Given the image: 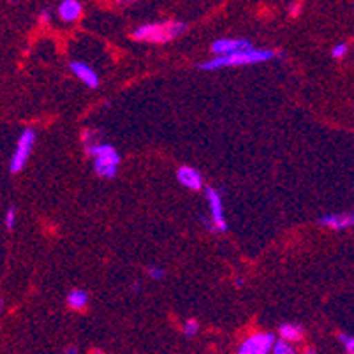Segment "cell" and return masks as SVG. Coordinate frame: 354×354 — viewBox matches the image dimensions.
<instances>
[{"label": "cell", "mask_w": 354, "mask_h": 354, "mask_svg": "<svg viewBox=\"0 0 354 354\" xmlns=\"http://www.w3.org/2000/svg\"><path fill=\"white\" fill-rule=\"evenodd\" d=\"M207 201L208 208H210L212 222H205L208 230H212L214 233H226L227 231V222L224 217V207H222V196L217 189L208 187L207 189Z\"/></svg>", "instance_id": "5b68a950"}, {"label": "cell", "mask_w": 354, "mask_h": 354, "mask_svg": "<svg viewBox=\"0 0 354 354\" xmlns=\"http://www.w3.org/2000/svg\"><path fill=\"white\" fill-rule=\"evenodd\" d=\"M234 286H236V288H241V286H243V281H241V279H236V281H234Z\"/></svg>", "instance_id": "603a6c76"}, {"label": "cell", "mask_w": 354, "mask_h": 354, "mask_svg": "<svg viewBox=\"0 0 354 354\" xmlns=\"http://www.w3.org/2000/svg\"><path fill=\"white\" fill-rule=\"evenodd\" d=\"M252 46L249 39H217L212 44V51L215 55H230L234 51L247 50V48Z\"/></svg>", "instance_id": "8fae6325"}, {"label": "cell", "mask_w": 354, "mask_h": 354, "mask_svg": "<svg viewBox=\"0 0 354 354\" xmlns=\"http://www.w3.org/2000/svg\"><path fill=\"white\" fill-rule=\"evenodd\" d=\"M4 310V298H0V312Z\"/></svg>", "instance_id": "d4e9b609"}, {"label": "cell", "mask_w": 354, "mask_h": 354, "mask_svg": "<svg viewBox=\"0 0 354 354\" xmlns=\"http://www.w3.org/2000/svg\"><path fill=\"white\" fill-rule=\"evenodd\" d=\"M347 53V44L346 43H339V44H335L333 50H331V57L333 59H344Z\"/></svg>", "instance_id": "ac0fdd59"}, {"label": "cell", "mask_w": 354, "mask_h": 354, "mask_svg": "<svg viewBox=\"0 0 354 354\" xmlns=\"http://www.w3.org/2000/svg\"><path fill=\"white\" fill-rule=\"evenodd\" d=\"M300 12H301V2H292V4L289 6V15H291L292 18H296Z\"/></svg>", "instance_id": "ffe728a7"}, {"label": "cell", "mask_w": 354, "mask_h": 354, "mask_svg": "<svg viewBox=\"0 0 354 354\" xmlns=\"http://www.w3.org/2000/svg\"><path fill=\"white\" fill-rule=\"evenodd\" d=\"M281 57V53L275 50H257L250 46L247 50L234 51L230 55H217L215 59L208 60L205 64H199L201 71H218L224 67H241V66H252V64H263L268 60Z\"/></svg>", "instance_id": "6da1fadb"}, {"label": "cell", "mask_w": 354, "mask_h": 354, "mask_svg": "<svg viewBox=\"0 0 354 354\" xmlns=\"http://www.w3.org/2000/svg\"><path fill=\"white\" fill-rule=\"evenodd\" d=\"M67 353H71V354L78 353V347H71V349H67Z\"/></svg>", "instance_id": "cb8c5ba5"}, {"label": "cell", "mask_w": 354, "mask_h": 354, "mask_svg": "<svg viewBox=\"0 0 354 354\" xmlns=\"http://www.w3.org/2000/svg\"><path fill=\"white\" fill-rule=\"evenodd\" d=\"M272 353L273 354H292L295 353V347L291 346V342H288V340L281 339V340H277L273 342L272 346Z\"/></svg>", "instance_id": "5bb4252c"}, {"label": "cell", "mask_w": 354, "mask_h": 354, "mask_svg": "<svg viewBox=\"0 0 354 354\" xmlns=\"http://www.w3.org/2000/svg\"><path fill=\"white\" fill-rule=\"evenodd\" d=\"M275 333L265 331V333H256L241 342L240 354H268L272 353V346L275 342Z\"/></svg>", "instance_id": "8992f818"}, {"label": "cell", "mask_w": 354, "mask_h": 354, "mask_svg": "<svg viewBox=\"0 0 354 354\" xmlns=\"http://www.w3.org/2000/svg\"><path fill=\"white\" fill-rule=\"evenodd\" d=\"M147 273H148V277L152 279V281H160V279H164V275H166V273H164V270L159 268V266H148Z\"/></svg>", "instance_id": "d6986e66"}, {"label": "cell", "mask_w": 354, "mask_h": 354, "mask_svg": "<svg viewBox=\"0 0 354 354\" xmlns=\"http://www.w3.org/2000/svg\"><path fill=\"white\" fill-rule=\"evenodd\" d=\"M35 138L37 136H35L34 129H25L24 133L20 134V138L16 141V148L15 153H12L11 157V162H9V171H11L12 175L20 173L25 167V164H27L28 157H30L32 153V148H34L35 145Z\"/></svg>", "instance_id": "277c9868"}, {"label": "cell", "mask_w": 354, "mask_h": 354, "mask_svg": "<svg viewBox=\"0 0 354 354\" xmlns=\"http://www.w3.org/2000/svg\"><path fill=\"white\" fill-rule=\"evenodd\" d=\"M50 20H51V12L48 11V9H43V11L39 12V24L46 25L50 24Z\"/></svg>", "instance_id": "44dd1931"}, {"label": "cell", "mask_w": 354, "mask_h": 354, "mask_svg": "<svg viewBox=\"0 0 354 354\" xmlns=\"http://www.w3.org/2000/svg\"><path fill=\"white\" fill-rule=\"evenodd\" d=\"M16 218H18V214H16V207H15V205H11V207H9L8 210H6V217H4L6 230H9V231L15 230Z\"/></svg>", "instance_id": "9a60e30c"}, {"label": "cell", "mask_w": 354, "mask_h": 354, "mask_svg": "<svg viewBox=\"0 0 354 354\" xmlns=\"http://www.w3.org/2000/svg\"><path fill=\"white\" fill-rule=\"evenodd\" d=\"M86 156L94 157V169L101 178H113L120 166V153L109 143L85 145Z\"/></svg>", "instance_id": "3957f363"}, {"label": "cell", "mask_w": 354, "mask_h": 354, "mask_svg": "<svg viewBox=\"0 0 354 354\" xmlns=\"http://www.w3.org/2000/svg\"><path fill=\"white\" fill-rule=\"evenodd\" d=\"M354 224L353 214H328L319 218V226L330 227L333 231L351 230Z\"/></svg>", "instance_id": "ba28073f"}, {"label": "cell", "mask_w": 354, "mask_h": 354, "mask_svg": "<svg viewBox=\"0 0 354 354\" xmlns=\"http://www.w3.org/2000/svg\"><path fill=\"white\" fill-rule=\"evenodd\" d=\"M86 304H88V295L82 289H73L67 295V305L74 310H82V308L86 307Z\"/></svg>", "instance_id": "4fadbf2b"}, {"label": "cell", "mask_w": 354, "mask_h": 354, "mask_svg": "<svg viewBox=\"0 0 354 354\" xmlns=\"http://www.w3.org/2000/svg\"><path fill=\"white\" fill-rule=\"evenodd\" d=\"M189 30L187 24L176 20L160 21V24H147L138 27L133 32V39L141 41V43H153V44H164L169 41L176 39L180 35H183Z\"/></svg>", "instance_id": "7a4b0ae2"}, {"label": "cell", "mask_w": 354, "mask_h": 354, "mask_svg": "<svg viewBox=\"0 0 354 354\" xmlns=\"http://www.w3.org/2000/svg\"><path fill=\"white\" fill-rule=\"evenodd\" d=\"M279 335H281V339L288 340V342H300L304 339V328L300 324L295 323H286L279 328Z\"/></svg>", "instance_id": "7c38bea8"}, {"label": "cell", "mask_w": 354, "mask_h": 354, "mask_svg": "<svg viewBox=\"0 0 354 354\" xmlns=\"http://www.w3.org/2000/svg\"><path fill=\"white\" fill-rule=\"evenodd\" d=\"M198 331H199L198 321H196V319L185 321V324H183V333H185V337H194Z\"/></svg>", "instance_id": "2e32d148"}, {"label": "cell", "mask_w": 354, "mask_h": 354, "mask_svg": "<svg viewBox=\"0 0 354 354\" xmlns=\"http://www.w3.org/2000/svg\"><path fill=\"white\" fill-rule=\"evenodd\" d=\"M69 67H71V71H73L74 76H76V78H78L83 85L88 86V88H92V90L97 88L99 83H101L99 74L95 73L92 67L86 66V64L78 62V60H73V62L69 64Z\"/></svg>", "instance_id": "52a82bcc"}, {"label": "cell", "mask_w": 354, "mask_h": 354, "mask_svg": "<svg viewBox=\"0 0 354 354\" xmlns=\"http://www.w3.org/2000/svg\"><path fill=\"white\" fill-rule=\"evenodd\" d=\"M176 178L182 183L183 187L189 191H201L203 189V176L198 169L191 166H182L176 173Z\"/></svg>", "instance_id": "9c48e42d"}, {"label": "cell", "mask_w": 354, "mask_h": 354, "mask_svg": "<svg viewBox=\"0 0 354 354\" xmlns=\"http://www.w3.org/2000/svg\"><path fill=\"white\" fill-rule=\"evenodd\" d=\"M83 15V6L80 0H62L59 4L60 20L66 24H74L78 21Z\"/></svg>", "instance_id": "30bf717a"}, {"label": "cell", "mask_w": 354, "mask_h": 354, "mask_svg": "<svg viewBox=\"0 0 354 354\" xmlns=\"http://www.w3.org/2000/svg\"><path fill=\"white\" fill-rule=\"evenodd\" d=\"M115 4L118 6H127V4H134V2H140V0H111Z\"/></svg>", "instance_id": "7402d4cb"}, {"label": "cell", "mask_w": 354, "mask_h": 354, "mask_svg": "<svg viewBox=\"0 0 354 354\" xmlns=\"http://www.w3.org/2000/svg\"><path fill=\"white\" fill-rule=\"evenodd\" d=\"M339 342L342 344L344 347H346L347 353H353V351H354V339H353V337H351V335L340 333L339 335Z\"/></svg>", "instance_id": "e0dca14e"}]
</instances>
